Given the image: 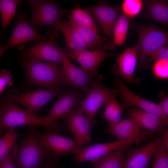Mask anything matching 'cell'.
<instances>
[{"instance_id": "obj_1", "label": "cell", "mask_w": 168, "mask_h": 168, "mask_svg": "<svg viewBox=\"0 0 168 168\" xmlns=\"http://www.w3.org/2000/svg\"><path fill=\"white\" fill-rule=\"evenodd\" d=\"M36 126H30L20 142L13 160L16 168H40L53 153L47 147Z\"/></svg>"}, {"instance_id": "obj_2", "label": "cell", "mask_w": 168, "mask_h": 168, "mask_svg": "<svg viewBox=\"0 0 168 168\" xmlns=\"http://www.w3.org/2000/svg\"><path fill=\"white\" fill-rule=\"evenodd\" d=\"M137 32L138 42L136 48L137 65L140 70L149 67L148 58L156 50L168 42V34L161 27L152 24L142 25L131 23Z\"/></svg>"}, {"instance_id": "obj_3", "label": "cell", "mask_w": 168, "mask_h": 168, "mask_svg": "<svg viewBox=\"0 0 168 168\" xmlns=\"http://www.w3.org/2000/svg\"><path fill=\"white\" fill-rule=\"evenodd\" d=\"M27 79L32 85L48 89L62 86L59 77L58 64L46 61H34L20 56Z\"/></svg>"}, {"instance_id": "obj_4", "label": "cell", "mask_w": 168, "mask_h": 168, "mask_svg": "<svg viewBox=\"0 0 168 168\" xmlns=\"http://www.w3.org/2000/svg\"><path fill=\"white\" fill-rule=\"evenodd\" d=\"M22 125L39 126L52 129L42 118L34 116L5 96L0 100V136L6 129Z\"/></svg>"}, {"instance_id": "obj_5", "label": "cell", "mask_w": 168, "mask_h": 168, "mask_svg": "<svg viewBox=\"0 0 168 168\" xmlns=\"http://www.w3.org/2000/svg\"><path fill=\"white\" fill-rule=\"evenodd\" d=\"M111 73L114 78L113 84L122 101L120 106L123 112L129 107H138L156 115L168 125V116L164 114L158 104L146 100L130 90L119 76L116 65L113 66Z\"/></svg>"}, {"instance_id": "obj_6", "label": "cell", "mask_w": 168, "mask_h": 168, "mask_svg": "<svg viewBox=\"0 0 168 168\" xmlns=\"http://www.w3.org/2000/svg\"><path fill=\"white\" fill-rule=\"evenodd\" d=\"M48 32L49 38L47 40L41 42L36 40L28 48L21 44L18 47L20 51V56L32 61H44L61 64L63 51L56 40L57 33L50 29Z\"/></svg>"}, {"instance_id": "obj_7", "label": "cell", "mask_w": 168, "mask_h": 168, "mask_svg": "<svg viewBox=\"0 0 168 168\" xmlns=\"http://www.w3.org/2000/svg\"><path fill=\"white\" fill-rule=\"evenodd\" d=\"M26 2L29 3L32 11L28 22L31 26L37 30L45 26L53 28L62 17L67 16L69 12L54 1L31 0Z\"/></svg>"}, {"instance_id": "obj_8", "label": "cell", "mask_w": 168, "mask_h": 168, "mask_svg": "<svg viewBox=\"0 0 168 168\" xmlns=\"http://www.w3.org/2000/svg\"><path fill=\"white\" fill-rule=\"evenodd\" d=\"M65 89L61 86L55 88L40 89L26 93L12 89L5 97L14 103H19L27 111L38 117L40 110L53 98L62 93Z\"/></svg>"}, {"instance_id": "obj_9", "label": "cell", "mask_w": 168, "mask_h": 168, "mask_svg": "<svg viewBox=\"0 0 168 168\" xmlns=\"http://www.w3.org/2000/svg\"><path fill=\"white\" fill-rule=\"evenodd\" d=\"M83 99L78 89L73 87L68 90L65 88L58 96L57 101L48 114L41 118L52 129L59 133L61 131V127L56 121L60 118L63 119L75 105H80Z\"/></svg>"}, {"instance_id": "obj_10", "label": "cell", "mask_w": 168, "mask_h": 168, "mask_svg": "<svg viewBox=\"0 0 168 168\" xmlns=\"http://www.w3.org/2000/svg\"><path fill=\"white\" fill-rule=\"evenodd\" d=\"M101 80H94L86 93V96L81 102L79 109L92 123L96 121L94 117L100 107L112 96L117 95L116 89H111L105 86Z\"/></svg>"}, {"instance_id": "obj_11", "label": "cell", "mask_w": 168, "mask_h": 168, "mask_svg": "<svg viewBox=\"0 0 168 168\" xmlns=\"http://www.w3.org/2000/svg\"><path fill=\"white\" fill-rule=\"evenodd\" d=\"M147 138L146 137H141L126 140L118 139L112 142L83 147L75 155L74 160L77 163L91 161L94 163L112 151L126 147L134 143L138 145Z\"/></svg>"}, {"instance_id": "obj_12", "label": "cell", "mask_w": 168, "mask_h": 168, "mask_svg": "<svg viewBox=\"0 0 168 168\" xmlns=\"http://www.w3.org/2000/svg\"><path fill=\"white\" fill-rule=\"evenodd\" d=\"M62 54V67L59 69V77L62 83L63 86H72L86 93L94 79L81 67L74 65L64 52Z\"/></svg>"}, {"instance_id": "obj_13", "label": "cell", "mask_w": 168, "mask_h": 168, "mask_svg": "<svg viewBox=\"0 0 168 168\" xmlns=\"http://www.w3.org/2000/svg\"><path fill=\"white\" fill-rule=\"evenodd\" d=\"M120 6L111 5L105 1H99L91 6V10L107 36L108 42L105 48L112 50L113 31L119 16Z\"/></svg>"}, {"instance_id": "obj_14", "label": "cell", "mask_w": 168, "mask_h": 168, "mask_svg": "<svg viewBox=\"0 0 168 168\" xmlns=\"http://www.w3.org/2000/svg\"><path fill=\"white\" fill-rule=\"evenodd\" d=\"M84 114L79 108H73L63 119L67 130L84 145L91 142V128L95 124Z\"/></svg>"}, {"instance_id": "obj_15", "label": "cell", "mask_w": 168, "mask_h": 168, "mask_svg": "<svg viewBox=\"0 0 168 168\" xmlns=\"http://www.w3.org/2000/svg\"><path fill=\"white\" fill-rule=\"evenodd\" d=\"M18 19L9 40L6 44L3 46V53L10 48L23 42L34 40L40 42L46 40V35L31 26L26 21V14L24 12L20 13Z\"/></svg>"}, {"instance_id": "obj_16", "label": "cell", "mask_w": 168, "mask_h": 168, "mask_svg": "<svg viewBox=\"0 0 168 168\" xmlns=\"http://www.w3.org/2000/svg\"><path fill=\"white\" fill-rule=\"evenodd\" d=\"M58 133L55 130H49L41 134L49 149L57 156L60 157L71 153L76 155L84 147V145L75 138H66Z\"/></svg>"}, {"instance_id": "obj_17", "label": "cell", "mask_w": 168, "mask_h": 168, "mask_svg": "<svg viewBox=\"0 0 168 168\" xmlns=\"http://www.w3.org/2000/svg\"><path fill=\"white\" fill-rule=\"evenodd\" d=\"M66 55L78 62L81 65V67L94 79L101 80L102 77L98 72V68L102 62L110 56L111 54L105 53L102 49H97L91 50L85 49Z\"/></svg>"}, {"instance_id": "obj_18", "label": "cell", "mask_w": 168, "mask_h": 168, "mask_svg": "<svg viewBox=\"0 0 168 168\" xmlns=\"http://www.w3.org/2000/svg\"><path fill=\"white\" fill-rule=\"evenodd\" d=\"M161 137L160 136L139 148L134 149L130 146L127 147L125 151L127 159L123 168H148Z\"/></svg>"}, {"instance_id": "obj_19", "label": "cell", "mask_w": 168, "mask_h": 168, "mask_svg": "<svg viewBox=\"0 0 168 168\" xmlns=\"http://www.w3.org/2000/svg\"><path fill=\"white\" fill-rule=\"evenodd\" d=\"M132 117L121 119L118 122L109 124L106 132L118 139L126 140L141 137H149L153 133L145 129Z\"/></svg>"}, {"instance_id": "obj_20", "label": "cell", "mask_w": 168, "mask_h": 168, "mask_svg": "<svg viewBox=\"0 0 168 168\" xmlns=\"http://www.w3.org/2000/svg\"><path fill=\"white\" fill-rule=\"evenodd\" d=\"M116 62L119 74L124 82L134 84L140 83V79L136 78L134 75L137 65L135 45L133 48H127L123 53L118 54Z\"/></svg>"}, {"instance_id": "obj_21", "label": "cell", "mask_w": 168, "mask_h": 168, "mask_svg": "<svg viewBox=\"0 0 168 168\" xmlns=\"http://www.w3.org/2000/svg\"><path fill=\"white\" fill-rule=\"evenodd\" d=\"M53 28L54 32L57 33L60 31L63 34L67 47L66 52H64L66 54L87 49L83 41L68 21L61 20Z\"/></svg>"}, {"instance_id": "obj_22", "label": "cell", "mask_w": 168, "mask_h": 168, "mask_svg": "<svg viewBox=\"0 0 168 168\" xmlns=\"http://www.w3.org/2000/svg\"><path fill=\"white\" fill-rule=\"evenodd\" d=\"M126 114L138 121L142 127L153 133L159 132L161 136L168 130L167 125L153 113L135 108L129 110Z\"/></svg>"}, {"instance_id": "obj_23", "label": "cell", "mask_w": 168, "mask_h": 168, "mask_svg": "<svg viewBox=\"0 0 168 168\" xmlns=\"http://www.w3.org/2000/svg\"><path fill=\"white\" fill-rule=\"evenodd\" d=\"M144 14L147 18L164 26L168 24L167 0H150L144 1Z\"/></svg>"}, {"instance_id": "obj_24", "label": "cell", "mask_w": 168, "mask_h": 168, "mask_svg": "<svg viewBox=\"0 0 168 168\" xmlns=\"http://www.w3.org/2000/svg\"><path fill=\"white\" fill-rule=\"evenodd\" d=\"M69 23L78 33L87 48L101 49L103 43L108 40L106 37L99 34L97 29L81 27Z\"/></svg>"}, {"instance_id": "obj_25", "label": "cell", "mask_w": 168, "mask_h": 168, "mask_svg": "<svg viewBox=\"0 0 168 168\" xmlns=\"http://www.w3.org/2000/svg\"><path fill=\"white\" fill-rule=\"evenodd\" d=\"M126 147L110 152L94 163L93 168H123Z\"/></svg>"}, {"instance_id": "obj_26", "label": "cell", "mask_w": 168, "mask_h": 168, "mask_svg": "<svg viewBox=\"0 0 168 168\" xmlns=\"http://www.w3.org/2000/svg\"><path fill=\"white\" fill-rule=\"evenodd\" d=\"M69 23L77 26L97 29L89 9L77 7L69 11L67 15Z\"/></svg>"}, {"instance_id": "obj_27", "label": "cell", "mask_w": 168, "mask_h": 168, "mask_svg": "<svg viewBox=\"0 0 168 168\" xmlns=\"http://www.w3.org/2000/svg\"><path fill=\"white\" fill-rule=\"evenodd\" d=\"M129 25V19L122 13L119 15L113 31L112 43L114 49L115 46H122L125 43Z\"/></svg>"}, {"instance_id": "obj_28", "label": "cell", "mask_w": 168, "mask_h": 168, "mask_svg": "<svg viewBox=\"0 0 168 168\" xmlns=\"http://www.w3.org/2000/svg\"><path fill=\"white\" fill-rule=\"evenodd\" d=\"M21 2L18 0H1L0 2V14L2 30V35L4 34L6 29L16 14V6Z\"/></svg>"}, {"instance_id": "obj_29", "label": "cell", "mask_w": 168, "mask_h": 168, "mask_svg": "<svg viewBox=\"0 0 168 168\" xmlns=\"http://www.w3.org/2000/svg\"><path fill=\"white\" fill-rule=\"evenodd\" d=\"M117 95L111 96L106 103V105L102 117L109 124L116 123L121 119L123 111L116 97Z\"/></svg>"}, {"instance_id": "obj_30", "label": "cell", "mask_w": 168, "mask_h": 168, "mask_svg": "<svg viewBox=\"0 0 168 168\" xmlns=\"http://www.w3.org/2000/svg\"><path fill=\"white\" fill-rule=\"evenodd\" d=\"M15 128H8L7 133L0 139V163L7 157L16 144L18 133Z\"/></svg>"}, {"instance_id": "obj_31", "label": "cell", "mask_w": 168, "mask_h": 168, "mask_svg": "<svg viewBox=\"0 0 168 168\" xmlns=\"http://www.w3.org/2000/svg\"><path fill=\"white\" fill-rule=\"evenodd\" d=\"M144 6L142 0H124L120 6L122 13L128 19L133 18L141 12Z\"/></svg>"}, {"instance_id": "obj_32", "label": "cell", "mask_w": 168, "mask_h": 168, "mask_svg": "<svg viewBox=\"0 0 168 168\" xmlns=\"http://www.w3.org/2000/svg\"><path fill=\"white\" fill-rule=\"evenodd\" d=\"M152 168H168V154L161 141L158 144L155 155Z\"/></svg>"}, {"instance_id": "obj_33", "label": "cell", "mask_w": 168, "mask_h": 168, "mask_svg": "<svg viewBox=\"0 0 168 168\" xmlns=\"http://www.w3.org/2000/svg\"><path fill=\"white\" fill-rule=\"evenodd\" d=\"M152 70L154 75L157 77L167 79L168 78V60L156 61L152 66Z\"/></svg>"}, {"instance_id": "obj_34", "label": "cell", "mask_w": 168, "mask_h": 168, "mask_svg": "<svg viewBox=\"0 0 168 168\" xmlns=\"http://www.w3.org/2000/svg\"><path fill=\"white\" fill-rule=\"evenodd\" d=\"M14 80L10 72L3 69L0 71V94L2 96L5 87L10 86L13 84Z\"/></svg>"}, {"instance_id": "obj_35", "label": "cell", "mask_w": 168, "mask_h": 168, "mask_svg": "<svg viewBox=\"0 0 168 168\" xmlns=\"http://www.w3.org/2000/svg\"><path fill=\"white\" fill-rule=\"evenodd\" d=\"M148 58L147 62L148 64L150 62L159 60H168V47L165 45L155 51Z\"/></svg>"}, {"instance_id": "obj_36", "label": "cell", "mask_w": 168, "mask_h": 168, "mask_svg": "<svg viewBox=\"0 0 168 168\" xmlns=\"http://www.w3.org/2000/svg\"><path fill=\"white\" fill-rule=\"evenodd\" d=\"M18 150L16 144L14 146L7 157L0 163V168H16L13 162Z\"/></svg>"}, {"instance_id": "obj_37", "label": "cell", "mask_w": 168, "mask_h": 168, "mask_svg": "<svg viewBox=\"0 0 168 168\" xmlns=\"http://www.w3.org/2000/svg\"><path fill=\"white\" fill-rule=\"evenodd\" d=\"M157 96L160 99L161 101L158 103L164 114L168 116V96L162 91L157 93Z\"/></svg>"}, {"instance_id": "obj_38", "label": "cell", "mask_w": 168, "mask_h": 168, "mask_svg": "<svg viewBox=\"0 0 168 168\" xmlns=\"http://www.w3.org/2000/svg\"><path fill=\"white\" fill-rule=\"evenodd\" d=\"M59 158L60 157L53 153L52 156L46 161L40 168H56L59 163Z\"/></svg>"}, {"instance_id": "obj_39", "label": "cell", "mask_w": 168, "mask_h": 168, "mask_svg": "<svg viewBox=\"0 0 168 168\" xmlns=\"http://www.w3.org/2000/svg\"><path fill=\"white\" fill-rule=\"evenodd\" d=\"M161 142L163 147L168 152V131L166 130L161 136Z\"/></svg>"}, {"instance_id": "obj_40", "label": "cell", "mask_w": 168, "mask_h": 168, "mask_svg": "<svg viewBox=\"0 0 168 168\" xmlns=\"http://www.w3.org/2000/svg\"><path fill=\"white\" fill-rule=\"evenodd\" d=\"M1 37H0V57L2 56L3 55V53L2 51V48L3 46L1 45Z\"/></svg>"}, {"instance_id": "obj_41", "label": "cell", "mask_w": 168, "mask_h": 168, "mask_svg": "<svg viewBox=\"0 0 168 168\" xmlns=\"http://www.w3.org/2000/svg\"><path fill=\"white\" fill-rule=\"evenodd\" d=\"M0 1H1V0H0Z\"/></svg>"}, {"instance_id": "obj_42", "label": "cell", "mask_w": 168, "mask_h": 168, "mask_svg": "<svg viewBox=\"0 0 168 168\" xmlns=\"http://www.w3.org/2000/svg\"></svg>"}]
</instances>
